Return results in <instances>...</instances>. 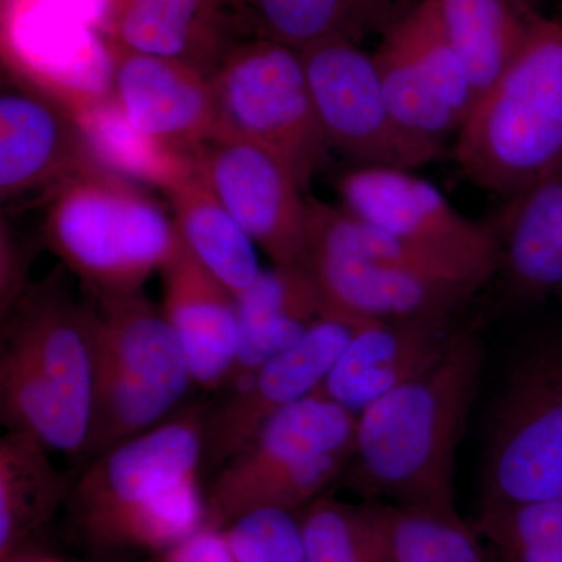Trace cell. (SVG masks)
Returning <instances> with one entry per match:
<instances>
[{
  "label": "cell",
  "instance_id": "22",
  "mask_svg": "<svg viewBox=\"0 0 562 562\" xmlns=\"http://www.w3.org/2000/svg\"><path fill=\"white\" fill-rule=\"evenodd\" d=\"M417 0H236L247 38H266L301 50L319 41L360 43L386 33Z\"/></svg>",
  "mask_w": 562,
  "mask_h": 562
},
{
  "label": "cell",
  "instance_id": "24",
  "mask_svg": "<svg viewBox=\"0 0 562 562\" xmlns=\"http://www.w3.org/2000/svg\"><path fill=\"white\" fill-rule=\"evenodd\" d=\"M184 247L220 280L233 297H241L260 276L257 250L249 235L198 173L166 192Z\"/></svg>",
  "mask_w": 562,
  "mask_h": 562
},
{
  "label": "cell",
  "instance_id": "2",
  "mask_svg": "<svg viewBox=\"0 0 562 562\" xmlns=\"http://www.w3.org/2000/svg\"><path fill=\"white\" fill-rule=\"evenodd\" d=\"M205 419L191 409L95 458L74 487L72 512L94 552H166L205 525L199 487Z\"/></svg>",
  "mask_w": 562,
  "mask_h": 562
},
{
  "label": "cell",
  "instance_id": "4",
  "mask_svg": "<svg viewBox=\"0 0 562 562\" xmlns=\"http://www.w3.org/2000/svg\"><path fill=\"white\" fill-rule=\"evenodd\" d=\"M92 295L87 305L94 394L85 453L98 458L154 428L192 379L179 336L143 291Z\"/></svg>",
  "mask_w": 562,
  "mask_h": 562
},
{
  "label": "cell",
  "instance_id": "19",
  "mask_svg": "<svg viewBox=\"0 0 562 562\" xmlns=\"http://www.w3.org/2000/svg\"><path fill=\"white\" fill-rule=\"evenodd\" d=\"M103 38L121 49L191 63L209 74L247 38L236 0H113Z\"/></svg>",
  "mask_w": 562,
  "mask_h": 562
},
{
  "label": "cell",
  "instance_id": "20",
  "mask_svg": "<svg viewBox=\"0 0 562 562\" xmlns=\"http://www.w3.org/2000/svg\"><path fill=\"white\" fill-rule=\"evenodd\" d=\"M161 272V310L179 336L192 383L220 390L228 382L241 336L236 299L184 246Z\"/></svg>",
  "mask_w": 562,
  "mask_h": 562
},
{
  "label": "cell",
  "instance_id": "29",
  "mask_svg": "<svg viewBox=\"0 0 562 562\" xmlns=\"http://www.w3.org/2000/svg\"><path fill=\"white\" fill-rule=\"evenodd\" d=\"M386 33L416 63L462 125L475 105V94L460 57L447 38L435 0H417Z\"/></svg>",
  "mask_w": 562,
  "mask_h": 562
},
{
  "label": "cell",
  "instance_id": "34",
  "mask_svg": "<svg viewBox=\"0 0 562 562\" xmlns=\"http://www.w3.org/2000/svg\"><path fill=\"white\" fill-rule=\"evenodd\" d=\"M27 251L16 239V236L2 222L0 233V312L2 317H9L24 297L27 288Z\"/></svg>",
  "mask_w": 562,
  "mask_h": 562
},
{
  "label": "cell",
  "instance_id": "33",
  "mask_svg": "<svg viewBox=\"0 0 562 562\" xmlns=\"http://www.w3.org/2000/svg\"><path fill=\"white\" fill-rule=\"evenodd\" d=\"M222 530L236 562H305L299 513L255 509Z\"/></svg>",
  "mask_w": 562,
  "mask_h": 562
},
{
  "label": "cell",
  "instance_id": "21",
  "mask_svg": "<svg viewBox=\"0 0 562 562\" xmlns=\"http://www.w3.org/2000/svg\"><path fill=\"white\" fill-rule=\"evenodd\" d=\"M497 231L498 271L520 299L562 294V161L509 195Z\"/></svg>",
  "mask_w": 562,
  "mask_h": 562
},
{
  "label": "cell",
  "instance_id": "11",
  "mask_svg": "<svg viewBox=\"0 0 562 562\" xmlns=\"http://www.w3.org/2000/svg\"><path fill=\"white\" fill-rule=\"evenodd\" d=\"M192 160L195 173L273 266H303L308 199L280 158L249 140L216 136Z\"/></svg>",
  "mask_w": 562,
  "mask_h": 562
},
{
  "label": "cell",
  "instance_id": "31",
  "mask_svg": "<svg viewBox=\"0 0 562 562\" xmlns=\"http://www.w3.org/2000/svg\"><path fill=\"white\" fill-rule=\"evenodd\" d=\"M390 528L391 562H495L479 532L457 508L391 506Z\"/></svg>",
  "mask_w": 562,
  "mask_h": 562
},
{
  "label": "cell",
  "instance_id": "7",
  "mask_svg": "<svg viewBox=\"0 0 562 562\" xmlns=\"http://www.w3.org/2000/svg\"><path fill=\"white\" fill-rule=\"evenodd\" d=\"M217 136L249 140L280 158L308 192L328 146L297 49L266 38L235 41L210 72Z\"/></svg>",
  "mask_w": 562,
  "mask_h": 562
},
{
  "label": "cell",
  "instance_id": "23",
  "mask_svg": "<svg viewBox=\"0 0 562 562\" xmlns=\"http://www.w3.org/2000/svg\"><path fill=\"white\" fill-rule=\"evenodd\" d=\"M447 38L468 72L475 103L522 49L538 11L522 0H435Z\"/></svg>",
  "mask_w": 562,
  "mask_h": 562
},
{
  "label": "cell",
  "instance_id": "35",
  "mask_svg": "<svg viewBox=\"0 0 562 562\" xmlns=\"http://www.w3.org/2000/svg\"><path fill=\"white\" fill-rule=\"evenodd\" d=\"M161 562H236L224 530L203 525L194 535L166 550Z\"/></svg>",
  "mask_w": 562,
  "mask_h": 562
},
{
  "label": "cell",
  "instance_id": "13",
  "mask_svg": "<svg viewBox=\"0 0 562 562\" xmlns=\"http://www.w3.org/2000/svg\"><path fill=\"white\" fill-rule=\"evenodd\" d=\"M303 266L312 273L325 312L360 322L458 313L480 290L384 265L316 236H306Z\"/></svg>",
  "mask_w": 562,
  "mask_h": 562
},
{
  "label": "cell",
  "instance_id": "32",
  "mask_svg": "<svg viewBox=\"0 0 562 562\" xmlns=\"http://www.w3.org/2000/svg\"><path fill=\"white\" fill-rule=\"evenodd\" d=\"M239 341L272 322H314L325 313L319 290L305 266H273L236 299Z\"/></svg>",
  "mask_w": 562,
  "mask_h": 562
},
{
  "label": "cell",
  "instance_id": "28",
  "mask_svg": "<svg viewBox=\"0 0 562 562\" xmlns=\"http://www.w3.org/2000/svg\"><path fill=\"white\" fill-rule=\"evenodd\" d=\"M473 528L495 562H562V501L480 502Z\"/></svg>",
  "mask_w": 562,
  "mask_h": 562
},
{
  "label": "cell",
  "instance_id": "18",
  "mask_svg": "<svg viewBox=\"0 0 562 562\" xmlns=\"http://www.w3.org/2000/svg\"><path fill=\"white\" fill-rule=\"evenodd\" d=\"M72 114L46 92L9 88L0 98V195L58 188L94 165Z\"/></svg>",
  "mask_w": 562,
  "mask_h": 562
},
{
  "label": "cell",
  "instance_id": "9",
  "mask_svg": "<svg viewBox=\"0 0 562 562\" xmlns=\"http://www.w3.org/2000/svg\"><path fill=\"white\" fill-rule=\"evenodd\" d=\"M301 54L314 109L328 146L360 166L413 171L435 161L442 144L402 127L387 105L372 55L357 43L331 38Z\"/></svg>",
  "mask_w": 562,
  "mask_h": 562
},
{
  "label": "cell",
  "instance_id": "30",
  "mask_svg": "<svg viewBox=\"0 0 562 562\" xmlns=\"http://www.w3.org/2000/svg\"><path fill=\"white\" fill-rule=\"evenodd\" d=\"M372 58L384 98L402 127L439 144L450 133L460 131V117L391 35L384 33L382 44Z\"/></svg>",
  "mask_w": 562,
  "mask_h": 562
},
{
  "label": "cell",
  "instance_id": "16",
  "mask_svg": "<svg viewBox=\"0 0 562 562\" xmlns=\"http://www.w3.org/2000/svg\"><path fill=\"white\" fill-rule=\"evenodd\" d=\"M2 349L60 392L91 428L94 357L87 302L74 301L55 280L29 290L7 317Z\"/></svg>",
  "mask_w": 562,
  "mask_h": 562
},
{
  "label": "cell",
  "instance_id": "10",
  "mask_svg": "<svg viewBox=\"0 0 562 562\" xmlns=\"http://www.w3.org/2000/svg\"><path fill=\"white\" fill-rule=\"evenodd\" d=\"M342 209L484 284L497 276L490 228L465 220L430 181L403 169L358 166L338 181Z\"/></svg>",
  "mask_w": 562,
  "mask_h": 562
},
{
  "label": "cell",
  "instance_id": "1",
  "mask_svg": "<svg viewBox=\"0 0 562 562\" xmlns=\"http://www.w3.org/2000/svg\"><path fill=\"white\" fill-rule=\"evenodd\" d=\"M483 366L482 338L462 328L424 371L366 406L342 473L350 490L395 508H457L454 458Z\"/></svg>",
  "mask_w": 562,
  "mask_h": 562
},
{
  "label": "cell",
  "instance_id": "12",
  "mask_svg": "<svg viewBox=\"0 0 562 562\" xmlns=\"http://www.w3.org/2000/svg\"><path fill=\"white\" fill-rule=\"evenodd\" d=\"M364 324L369 322L335 312L317 317L301 341L232 390L205 420L203 458L221 469L271 417L316 394L351 336Z\"/></svg>",
  "mask_w": 562,
  "mask_h": 562
},
{
  "label": "cell",
  "instance_id": "6",
  "mask_svg": "<svg viewBox=\"0 0 562 562\" xmlns=\"http://www.w3.org/2000/svg\"><path fill=\"white\" fill-rule=\"evenodd\" d=\"M357 416L321 392L276 414L220 469L209 527H227L261 508L302 512L342 476L353 453Z\"/></svg>",
  "mask_w": 562,
  "mask_h": 562
},
{
  "label": "cell",
  "instance_id": "8",
  "mask_svg": "<svg viewBox=\"0 0 562 562\" xmlns=\"http://www.w3.org/2000/svg\"><path fill=\"white\" fill-rule=\"evenodd\" d=\"M562 501V344L525 350L506 373L484 458V503Z\"/></svg>",
  "mask_w": 562,
  "mask_h": 562
},
{
  "label": "cell",
  "instance_id": "25",
  "mask_svg": "<svg viewBox=\"0 0 562 562\" xmlns=\"http://www.w3.org/2000/svg\"><path fill=\"white\" fill-rule=\"evenodd\" d=\"M65 479L35 436L10 430L0 441V562L49 520L66 494Z\"/></svg>",
  "mask_w": 562,
  "mask_h": 562
},
{
  "label": "cell",
  "instance_id": "14",
  "mask_svg": "<svg viewBox=\"0 0 562 562\" xmlns=\"http://www.w3.org/2000/svg\"><path fill=\"white\" fill-rule=\"evenodd\" d=\"M47 0H16L7 24L9 57L36 90L68 110L113 95L109 43Z\"/></svg>",
  "mask_w": 562,
  "mask_h": 562
},
{
  "label": "cell",
  "instance_id": "37",
  "mask_svg": "<svg viewBox=\"0 0 562 562\" xmlns=\"http://www.w3.org/2000/svg\"><path fill=\"white\" fill-rule=\"evenodd\" d=\"M9 562H11V561H9ZM20 562H60V561L52 560V558H41V560L20 561Z\"/></svg>",
  "mask_w": 562,
  "mask_h": 562
},
{
  "label": "cell",
  "instance_id": "36",
  "mask_svg": "<svg viewBox=\"0 0 562 562\" xmlns=\"http://www.w3.org/2000/svg\"><path fill=\"white\" fill-rule=\"evenodd\" d=\"M522 2L525 3V5L530 7V9L536 10V5H538L539 2H542V0H522Z\"/></svg>",
  "mask_w": 562,
  "mask_h": 562
},
{
  "label": "cell",
  "instance_id": "5",
  "mask_svg": "<svg viewBox=\"0 0 562 562\" xmlns=\"http://www.w3.org/2000/svg\"><path fill=\"white\" fill-rule=\"evenodd\" d=\"M44 238L92 292L140 291L184 246L173 217L98 162L55 188Z\"/></svg>",
  "mask_w": 562,
  "mask_h": 562
},
{
  "label": "cell",
  "instance_id": "17",
  "mask_svg": "<svg viewBox=\"0 0 562 562\" xmlns=\"http://www.w3.org/2000/svg\"><path fill=\"white\" fill-rule=\"evenodd\" d=\"M454 314L361 325L317 392L358 416L449 349L461 331Z\"/></svg>",
  "mask_w": 562,
  "mask_h": 562
},
{
  "label": "cell",
  "instance_id": "26",
  "mask_svg": "<svg viewBox=\"0 0 562 562\" xmlns=\"http://www.w3.org/2000/svg\"><path fill=\"white\" fill-rule=\"evenodd\" d=\"M69 111L92 160L102 168L165 192L194 176L191 154L171 149L136 131L113 95Z\"/></svg>",
  "mask_w": 562,
  "mask_h": 562
},
{
  "label": "cell",
  "instance_id": "3",
  "mask_svg": "<svg viewBox=\"0 0 562 562\" xmlns=\"http://www.w3.org/2000/svg\"><path fill=\"white\" fill-rule=\"evenodd\" d=\"M454 157L479 187L508 198L562 161V16L538 13L522 49L462 122Z\"/></svg>",
  "mask_w": 562,
  "mask_h": 562
},
{
  "label": "cell",
  "instance_id": "27",
  "mask_svg": "<svg viewBox=\"0 0 562 562\" xmlns=\"http://www.w3.org/2000/svg\"><path fill=\"white\" fill-rule=\"evenodd\" d=\"M305 562H391V506L321 495L299 512Z\"/></svg>",
  "mask_w": 562,
  "mask_h": 562
},
{
  "label": "cell",
  "instance_id": "15",
  "mask_svg": "<svg viewBox=\"0 0 562 562\" xmlns=\"http://www.w3.org/2000/svg\"><path fill=\"white\" fill-rule=\"evenodd\" d=\"M110 50L113 98L136 131L191 155L216 138V95L205 70L179 58Z\"/></svg>",
  "mask_w": 562,
  "mask_h": 562
}]
</instances>
